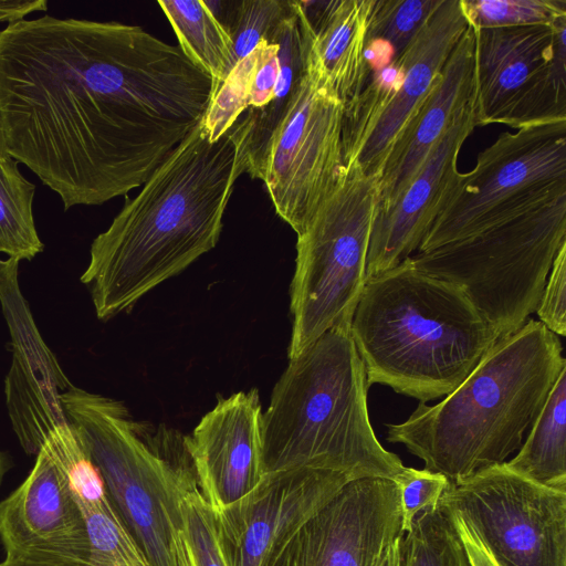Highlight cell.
Returning a JSON list of instances; mask_svg holds the SVG:
<instances>
[{"label": "cell", "instance_id": "1", "mask_svg": "<svg viewBox=\"0 0 566 566\" xmlns=\"http://www.w3.org/2000/svg\"><path fill=\"white\" fill-rule=\"evenodd\" d=\"M218 85L138 25L44 15L0 30L6 149L64 210L143 186L201 122Z\"/></svg>", "mask_w": 566, "mask_h": 566}, {"label": "cell", "instance_id": "2", "mask_svg": "<svg viewBox=\"0 0 566 566\" xmlns=\"http://www.w3.org/2000/svg\"><path fill=\"white\" fill-rule=\"evenodd\" d=\"M243 171L237 128L211 142L200 122L92 242L80 280L98 319L129 311L216 247Z\"/></svg>", "mask_w": 566, "mask_h": 566}, {"label": "cell", "instance_id": "3", "mask_svg": "<svg viewBox=\"0 0 566 566\" xmlns=\"http://www.w3.org/2000/svg\"><path fill=\"white\" fill-rule=\"evenodd\" d=\"M565 368L558 336L530 319L440 402L419 401L407 420L386 424L387 440L403 444L426 470L460 481L518 451Z\"/></svg>", "mask_w": 566, "mask_h": 566}, {"label": "cell", "instance_id": "4", "mask_svg": "<svg viewBox=\"0 0 566 566\" xmlns=\"http://www.w3.org/2000/svg\"><path fill=\"white\" fill-rule=\"evenodd\" d=\"M350 333L368 386L421 402L455 390L499 340L459 286L409 258L366 281Z\"/></svg>", "mask_w": 566, "mask_h": 566}, {"label": "cell", "instance_id": "5", "mask_svg": "<svg viewBox=\"0 0 566 566\" xmlns=\"http://www.w3.org/2000/svg\"><path fill=\"white\" fill-rule=\"evenodd\" d=\"M368 387L350 325L332 327L290 359L262 413L264 473L316 469L394 481L405 465L374 432Z\"/></svg>", "mask_w": 566, "mask_h": 566}, {"label": "cell", "instance_id": "6", "mask_svg": "<svg viewBox=\"0 0 566 566\" xmlns=\"http://www.w3.org/2000/svg\"><path fill=\"white\" fill-rule=\"evenodd\" d=\"M63 410L150 566H190L181 503L198 489L186 436L133 421L123 402L74 385Z\"/></svg>", "mask_w": 566, "mask_h": 566}, {"label": "cell", "instance_id": "7", "mask_svg": "<svg viewBox=\"0 0 566 566\" xmlns=\"http://www.w3.org/2000/svg\"><path fill=\"white\" fill-rule=\"evenodd\" d=\"M564 245L566 195L409 260L420 272L459 286L501 339L536 311Z\"/></svg>", "mask_w": 566, "mask_h": 566}, {"label": "cell", "instance_id": "8", "mask_svg": "<svg viewBox=\"0 0 566 566\" xmlns=\"http://www.w3.org/2000/svg\"><path fill=\"white\" fill-rule=\"evenodd\" d=\"M379 176L343 168L334 187L297 234L290 289L293 317L289 359L326 331L350 325L366 283Z\"/></svg>", "mask_w": 566, "mask_h": 566}, {"label": "cell", "instance_id": "9", "mask_svg": "<svg viewBox=\"0 0 566 566\" xmlns=\"http://www.w3.org/2000/svg\"><path fill=\"white\" fill-rule=\"evenodd\" d=\"M566 195V120L502 133L457 175L418 248L426 252Z\"/></svg>", "mask_w": 566, "mask_h": 566}, {"label": "cell", "instance_id": "10", "mask_svg": "<svg viewBox=\"0 0 566 566\" xmlns=\"http://www.w3.org/2000/svg\"><path fill=\"white\" fill-rule=\"evenodd\" d=\"M473 30L476 126L566 120V18Z\"/></svg>", "mask_w": 566, "mask_h": 566}, {"label": "cell", "instance_id": "11", "mask_svg": "<svg viewBox=\"0 0 566 566\" xmlns=\"http://www.w3.org/2000/svg\"><path fill=\"white\" fill-rule=\"evenodd\" d=\"M438 505L473 531L497 566H566V491L503 462L449 482Z\"/></svg>", "mask_w": 566, "mask_h": 566}, {"label": "cell", "instance_id": "12", "mask_svg": "<svg viewBox=\"0 0 566 566\" xmlns=\"http://www.w3.org/2000/svg\"><path fill=\"white\" fill-rule=\"evenodd\" d=\"M344 106L307 51L295 98L274 130L263 160L276 214L300 234L334 187L343 165Z\"/></svg>", "mask_w": 566, "mask_h": 566}, {"label": "cell", "instance_id": "13", "mask_svg": "<svg viewBox=\"0 0 566 566\" xmlns=\"http://www.w3.org/2000/svg\"><path fill=\"white\" fill-rule=\"evenodd\" d=\"M352 480L348 473L316 469L264 473L245 495L213 511L227 566H272L296 532Z\"/></svg>", "mask_w": 566, "mask_h": 566}, {"label": "cell", "instance_id": "14", "mask_svg": "<svg viewBox=\"0 0 566 566\" xmlns=\"http://www.w3.org/2000/svg\"><path fill=\"white\" fill-rule=\"evenodd\" d=\"M19 262L12 258L0 260V303L12 348L4 392L22 449L36 455L46 441L72 429L61 395L73 384L38 331L19 286Z\"/></svg>", "mask_w": 566, "mask_h": 566}, {"label": "cell", "instance_id": "15", "mask_svg": "<svg viewBox=\"0 0 566 566\" xmlns=\"http://www.w3.org/2000/svg\"><path fill=\"white\" fill-rule=\"evenodd\" d=\"M401 534L396 483L355 479L296 532L272 566H373Z\"/></svg>", "mask_w": 566, "mask_h": 566}, {"label": "cell", "instance_id": "16", "mask_svg": "<svg viewBox=\"0 0 566 566\" xmlns=\"http://www.w3.org/2000/svg\"><path fill=\"white\" fill-rule=\"evenodd\" d=\"M25 480L0 502L4 562L24 566H86L90 541L65 473L46 450Z\"/></svg>", "mask_w": 566, "mask_h": 566}, {"label": "cell", "instance_id": "17", "mask_svg": "<svg viewBox=\"0 0 566 566\" xmlns=\"http://www.w3.org/2000/svg\"><path fill=\"white\" fill-rule=\"evenodd\" d=\"M262 406L256 389L223 398L186 436L198 490L216 511L262 479Z\"/></svg>", "mask_w": 566, "mask_h": 566}, {"label": "cell", "instance_id": "18", "mask_svg": "<svg viewBox=\"0 0 566 566\" xmlns=\"http://www.w3.org/2000/svg\"><path fill=\"white\" fill-rule=\"evenodd\" d=\"M475 127L472 101L438 140L396 201L385 210H376L369 237L366 281L394 269L418 251L459 174L460 150Z\"/></svg>", "mask_w": 566, "mask_h": 566}, {"label": "cell", "instance_id": "19", "mask_svg": "<svg viewBox=\"0 0 566 566\" xmlns=\"http://www.w3.org/2000/svg\"><path fill=\"white\" fill-rule=\"evenodd\" d=\"M473 90L474 30L469 24L386 157L377 211L389 208L406 189L438 140L473 101Z\"/></svg>", "mask_w": 566, "mask_h": 566}, {"label": "cell", "instance_id": "20", "mask_svg": "<svg viewBox=\"0 0 566 566\" xmlns=\"http://www.w3.org/2000/svg\"><path fill=\"white\" fill-rule=\"evenodd\" d=\"M468 27L461 0H442L403 51L402 83L376 122L350 168H357L367 176L380 177L391 146L431 90Z\"/></svg>", "mask_w": 566, "mask_h": 566}, {"label": "cell", "instance_id": "21", "mask_svg": "<svg viewBox=\"0 0 566 566\" xmlns=\"http://www.w3.org/2000/svg\"><path fill=\"white\" fill-rule=\"evenodd\" d=\"M310 30L308 55L344 108L367 83L365 48L373 0L298 1Z\"/></svg>", "mask_w": 566, "mask_h": 566}, {"label": "cell", "instance_id": "22", "mask_svg": "<svg viewBox=\"0 0 566 566\" xmlns=\"http://www.w3.org/2000/svg\"><path fill=\"white\" fill-rule=\"evenodd\" d=\"M310 30L304 14L294 1L293 12L276 29L272 40L279 46L280 75L273 98L263 108L247 109L233 124L240 135L245 171L261 179L269 142L291 107L306 72Z\"/></svg>", "mask_w": 566, "mask_h": 566}, {"label": "cell", "instance_id": "23", "mask_svg": "<svg viewBox=\"0 0 566 566\" xmlns=\"http://www.w3.org/2000/svg\"><path fill=\"white\" fill-rule=\"evenodd\" d=\"M505 463L528 480L566 491V368L517 454Z\"/></svg>", "mask_w": 566, "mask_h": 566}, {"label": "cell", "instance_id": "24", "mask_svg": "<svg viewBox=\"0 0 566 566\" xmlns=\"http://www.w3.org/2000/svg\"><path fill=\"white\" fill-rule=\"evenodd\" d=\"M159 7L171 24L179 48L219 86L237 65L226 29L202 0H161Z\"/></svg>", "mask_w": 566, "mask_h": 566}, {"label": "cell", "instance_id": "25", "mask_svg": "<svg viewBox=\"0 0 566 566\" xmlns=\"http://www.w3.org/2000/svg\"><path fill=\"white\" fill-rule=\"evenodd\" d=\"M71 490L88 535L86 566H150L113 506L101 475Z\"/></svg>", "mask_w": 566, "mask_h": 566}, {"label": "cell", "instance_id": "26", "mask_svg": "<svg viewBox=\"0 0 566 566\" xmlns=\"http://www.w3.org/2000/svg\"><path fill=\"white\" fill-rule=\"evenodd\" d=\"M34 193L18 161L0 157V253L19 261H30L44 249L33 217Z\"/></svg>", "mask_w": 566, "mask_h": 566}, {"label": "cell", "instance_id": "27", "mask_svg": "<svg viewBox=\"0 0 566 566\" xmlns=\"http://www.w3.org/2000/svg\"><path fill=\"white\" fill-rule=\"evenodd\" d=\"M400 566H471L453 521L442 507L417 515L400 542Z\"/></svg>", "mask_w": 566, "mask_h": 566}, {"label": "cell", "instance_id": "28", "mask_svg": "<svg viewBox=\"0 0 566 566\" xmlns=\"http://www.w3.org/2000/svg\"><path fill=\"white\" fill-rule=\"evenodd\" d=\"M475 29L553 24L566 18V0H461Z\"/></svg>", "mask_w": 566, "mask_h": 566}, {"label": "cell", "instance_id": "29", "mask_svg": "<svg viewBox=\"0 0 566 566\" xmlns=\"http://www.w3.org/2000/svg\"><path fill=\"white\" fill-rule=\"evenodd\" d=\"M441 2L442 0H373L367 35L387 41L401 55Z\"/></svg>", "mask_w": 566, "mask_h": 566}, {"label": "cell", "instance_id": "30", "mask_svg": "<svg viewBox=\"0 0 566 566\" xmlns=\"http://www.w3.org/2000/svg\"><path fill=\"white\" fill-rule=\"evenodd\" d=\"M294 10V1L243 0L237 7L229 29L237 63L251 54L262 42H270L281 24Z\"/></svg>", "mask_w": 566, "mask_h": 566}, {"label": "cell", "instance_id": "31", "mask_svg": "<svg viewBox=\"0 0 566 566\" xmlns=\"http://www.w3.org/2000/svg\"><path fill=\"white\" fill-rule=\"evenodd\" d=\"M259 56V45L239 61L227 78L217 87L201 125L211 142L222 137L249 105L252 74Z\"/></svg>", "mask_w": 566, "mask_h": 566}, {"label": "cell", "instance_id": "32", "mask_svg": "<svg viewBox=\"0 0 566 566\" xmlns=\"http://www.w3.org/2000/svg\"><path fill=\"white\" fill-rule=\"evenodd\" d=\"M184 543L190 566H227L218 541L214 513L198 489L182 500Z\"/></svg>", "mask_w": 566, "mask_h": 566}, {"label": "cell", "instance_id": "33", "mask_svg": "<svg viewBox=\"0 0 566 566\" xmlns=\"http://www.w3.org/2000/svg\"><path fill=\"white\" fill-rule=\"evenodd\" d=\"M401 511V532L410 531L417 515L426 509L437 507L449 480L426 469L407 468L395 479Z\"/></svg>", "mask_w": 566, "mask_h": 566}, {"label": "cell", "instance_id": "34", "mask_svg": "<svg viewBox=\"0 0 566 566\" xmlns=\"http://www.w3.org/2000/svg\"><path fill=\"white\" fill-rule=\"evenodd\" d=\"M535 312L539 322L552 333L566 335V245L553 262Z\"/></svg>", "mask_w": 566, "mask_h": 566}, {"label": "cell", "instance_id": "35", "mask_svg": "<svg viewBox=\"0 0 566 566\" xmlns=\"http://www.w3.org/2000/svg\"><path fill=\"white\" fill-rule=\"evenodd\" d=\"M280 75L279 46L275 42L262 41L252 74L248 109H261L273 98Z\"/></svg>", "mask_w": 566, "mask_h": 566}, {"label": "cell", "instance_id": "36", "mask_svg": "<svg viewBox=\"0 0 566 566\" xmlns=\"http://www.w3.org/2000/svg\"><path fill=\"white\" fill-rule=\"evenodd\" d=\"M450 517L458 531L471 566H497L473 531L461 518L452 515Z\"/></svg>", "mask_w": 566, "mask_h": 566}, {"label": "cell", "instance_id": "37", "mask_svg": "<svg viewBox=\"0 0 566 566\" xmlns=\"http://www.w3.org/2000/svg\"><path fill=\"white\" fill-rule=\"evenodd\" d=\"M46 9V0H0V22L12 24L24 20L32 12L45 11Z\"/></svg>", "mask_w": 566, "mask_h": 566}, {"label": "cell", "instance_id": "38", "mask_svg": "<svg viewBox=\"0 0 566 566\" xmlns=\"http://www.w3.org/2000/svg\"><path fill=\"white\" fill-rule=\"evenodd\" d=\"M403 534L396 537L378 555L373 566H400V542Z\"/></svg>", "mask_w": 566, "mask_h": 566}, {"label": "cell", "instance_id": "39", "mask_svg": "<svg viewBox=\"0 0 566 566\" xmlns=\"http://www.w3.org/2000/svg\"><path fill=\"white\" fill-rule=\"evenodd\" d=\"M9 468H10L9 458L2 450H0V485H1L4 474L7 473Z\"/></svg>", "mask_w": 566, "mask_h": 566}, {"label": "cell", "instance_id": "40", "mask_svg": "<svg viewBox=\"0 0 566 566\" xmlns=\"http://www.w3.org/2000/svg\"><path fill=\"white\" fill-rule=\"evenodd\" d=\"M9 156L6 149V143L3 137V130H2V123H1V116H0V157Z\"/></svg>", "mask_w": 566, "mask_h": 566}, {"label": "cell", "instance_id": "41", "mask_svg": "<svg viewBox=\"0 0 566 566\" xmlns=\"http://www.w3.org/2000/svg\"><path fill=\"white\" fill-rule=\"evenodd\" d=\"M0 566H24V565L10 564V563H7L3 560L0 563Z\"/></svg>", "mask_w": 566, "mask_h": 566}]
</instances>
